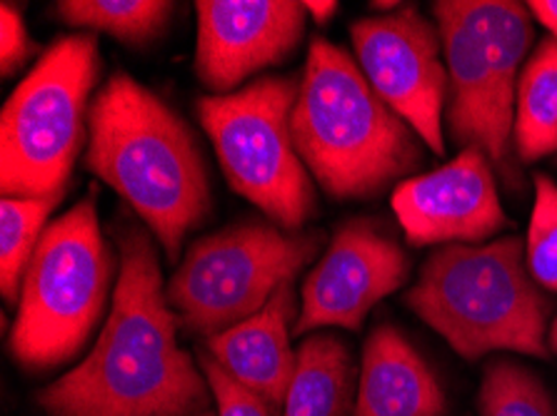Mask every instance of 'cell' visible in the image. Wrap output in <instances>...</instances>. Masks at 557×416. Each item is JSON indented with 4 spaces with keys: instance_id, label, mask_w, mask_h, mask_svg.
Listing matches in <instances>:
<instances>
[{
    "instance_id": "cell-1",
    "label": "cell",
    "mask_w": 557,
    "mask_h": 416,
    "mask_svg": "<svg viewBox=\"0 0 557 416\" xmlns=\"http://www.w3.org/2000/svg\"><path fill=\"white\" fill-rule=\"evenodd\" d=\"M113 307L78 367L38 394L50 416H198L208 379L178 346L181 319L168 304L158 248L146 229L121 223Z\"/></svg>"
},
{
    "instance_id": "cell-2",
    "label": "cell",
    "mask_w": 557,
    "mask_h": 416,
    "mask_svg": "<svg viewBox=\"0 0 557 416\" xmlns=\"http://www.w3.org/2000/svg\"><path fill=\"white\" fill-rule=\"evenodd\" d=\"M86 167L128 202L173 265L213 210L196 135L128 73H113L90 103Z\"/></svg>"
},
{
    "instance_id": "cell-3",
    "label": "cell",
    "mask_w": 557,
    "mask_h": 416,
    "mask_svg": "<svg viewBox=\"0 0 557 416\" xmlns=\"http://www.w3.org/2000/svg\"><path fill=\"white\" fill-rule=\"evenodd\" d=\"M295 150L335 200H370L416 177L423 148L416 130L377 96L343 46L310 40L290 117Z\"/></svg>"
},
{
    "instance_id": "cell-4",
    "label": "cell",
    "mask_w": 557,
    "mask_h": 416,
    "mask_svg": "<svg viewBox=\"0 0 557 416\" xmlns=\"http://www.w3.org/2000/svg\"><path fill=\"white\" fill-rule=\"evenodd\" d=\"M405 304L468 362L500 350L537 360L550 354L553 300L530 275L520 235L443 244L423 262Z\"/></svg>"
},
{
    "instance_id": "cell-5",
    "label": "cell",
    "mask_w": 557,
    "mask_h": 416,
    "mask_svg": "<svg viewBox=\"0 0 557 416\" xmlns=\"http://www.w3.org/2000/svg\"><path fill=\"white\" fill-rule=\"evenodd\" d=\"M433 18L450 78L445 123L462 150L480 148L510 192L522 190L515 163V96L533 48V15L515 0H437Z\"/></svg>"
},
{
    "instance_id": "cell-6",
    "label": "cell",
    "mask_w": 557,
    "mask_h": 416,
    "mask_svg": "<svg viewBox=\"0 0 557 416\" xmlns=\"http://www.w3.org/2000/svg\"><path fill=\"white\" fill-rule=\"evenodd\" d=\"M115 257L98 223L90 190L73 210L46 227L25 269L13 356L28 369H50L73 360L103 317Z\"/></svg>"
},
{
    "instance_id": "cell-7",
    "label": "cell",
    "mask_w": 557,
    "mask_h": 416,
    "mask_svg": "<svg viewBox=\"0 0 557 416\" xmlns=\"http://www.w3.org/2000/svg\"><path fill=\"white\" fill-rule=\"evenodd\" d=\"M100 53L90 33L58 38L0 113V190L3 198L65 194L75 157L86 142L88 98L98 83Z\"/></svg>"
},
{
    "instance_id": "cell-8",
    "label": "cell",
    "mask_w": 557,
    "mask_h": 416,
    "mask_svg": "<svg viewBox=\"0 0 557 416\" xmlns=\"http://www.w3.org/2000/svg\"><path fill=\"white\" fill-rule=\"evenodd\" d=\"M298 96L295 75H268L231 96L198 100L200 125L231 190L288 232H302L318 210L308 167L293 142L290 117Z\"/></svg>"
},
{
    "instance_id": "cell-9",
    "label": "cell",
    "mask_w": 557,
    "mask_h": 416,
    "mask_svg": "<svg viewBox=\"0 0 557 416\" xmlns=\"http://www.w3.org/2000/svg\"><path fill=\"white\" fill-rule=\"evenodd\" d=\"M325 244L323 229L288 232L246 219L193 242L165 287L168 304L190 335L215 337L265 307Z\"/></svg>"
},
{
    "instance_id": "cell-10",
    "label": "cell",
    "mask_w": 557,
    "mask_h": 416,
    "mask_svg": "<svg viewBox=\"0 0 557 416\" xmlns=\"http://www.w3.org/2000/svg\"><path fill=\"white\" fill-rule=\"evenodd\" d=\"M350 40L360 71L377 96L443 157V113L450 78L441 58V30L416 5H400L387 15L352 23Z\"/></svg>"
},
{
    "instance_id": "cell-11",
    "label": "cell",
    "mask_w": 557,
    "mask_h": 416,
    "mask_svg": "<svg viewBox=\"0 0 557 416\" xmlns=\"http://www.w3.org/2000/svg\"><path fill=\"white\" fill-rule=\"evenodd\" d=\"M408 277V254L391 235L368 217L345 219L306 277L295 335L320 327L358 332L370 310L383 297L398 292Z\"/></svg>"
},
{
    "instance_id": "cell-12",
    "label": "cell",
    "mask_w": 557,
    "mask_h": 416,
    "mask_svg": "<svg viewBox=\"0 0 557 416\" xmlns=\"http://www.w3.org/2000/svg\"><path fill=\"white\" fill-rule=\"evenodd\" d=\"M391 205L412 248L478 244L512 227L497 194L491 157L480 148L395 188Z\"/></svg>"
},
{
    "instance_id": "cell-13",
    "label": "cell",
    "mask_w": 557,
    "mask_h": 416,
    "mask_svg": "<svg viewBox=\"0 0 557 416\" xmlns=\"http://www.w3.org/2000/svg\"><path fill=\"white\" fill-rule=\"evenodd\" d=\"M196 15V75L215 96L288 61L308 23L306 3L295 0H198Z\"/></svg>"
},
{
    "instance_id": "cell-14",
    "label": "cell",
    "mask_w": 557,
    "mask_h": 416,
    "mask_svg": "<svg viewBox=\"0 0 557 416\" xmlns=\"http://www.w3.org/2000/svg\"><path fill=\"white\" fill-rule=\"evenodd\" d=\"M295 317L293 282L283 285L263 310L225 332L206 339L208 354L252 392L260 394L275 414L285 406L295 375L290 350V319Z\"/></svg>"
},
{
    "instance_id": "cell-15",
    "label": "cell",
    "mask_w": 557,
    "mask_h": 416,
    "mask_svg": "<svg viewBox=\"0 0 557 416\" xmlns=\"http://www.w3.org/2000/svg\"><path fill=\"white\" fill-rule=\"evenodd\" d=\"M352 416H447L441 381L393 325H377L366 339Z\"/></svg>"
},
{
    "instance_id": "cell-16",
    "label": "cell",
    "mask_w": 557,
    "mask_h": 416,
    "mask_svg": "<svg viewBox=\"0 0 557 416\" xmlns=\"http://www.w3.org/2000/svg\"><path fill=\"white\" fill-rule=\"evenodd\" d=\"M356 369L348 344L335 335H310L295 352V375L283 416H348Z\"/></svg>"
},
{
    "instance_id": "cell-17",
    "label": "cell",
    "mask_w": 557,
    "mask_h": 416,
    "mask_svg": "<svg viewBox=\"0 0 557 416\" xmlns=\"http://www.w3.org/2000/svg\"><path fill=\"white\" fill-rule=\"evenodd\" d=\"M515 152L520 163H537L557 152V42L540 40L530 53L515 96Z\"/></svg>"
},
{
    "instance_id": "cell-18",
    "label": "cell",
    "mask_w": 557,
    "mask_h": 416,
    "mask_svg": "<svg viewBox=\"0 0 557 416\" xmlns=\"http://www.w3.org/2000/svg\"><path fill=\"white\" fill-rule=\"evenodd\" d=\"M55 15L73 28L108 33L131 48H146L173 15L168 0H61Z\"/></svg>"
},
{
    "instance_id": "cell-19",
    "label": "cell",
    "mask_w": 557,
    "mask_h": 416,
    "mask_svg": "<svg viewBox=\"0 0 557 416\" xmlns=\"http://www.w3.org/2000/svg\"><path fill=\"white\" fill-rule=\"evenodd\" d=\"M63 194L50 198H3L0 205V292L5 302L21 300L25 269L46 232V219Z\"/></svg>"
},
{
    "instance_id": "cell-20",
    "label": "cell",
    "mask_w": 557,
    "mask_h": 416,
    "mask_svg": "<svg viewBox=\"0 0 557 416\" xmlns=\"http://www.w3.org/2000/svg\"><path fill=\"white\" fill-rule=\"evenodd\" d=\"M478 409L480 416H557V404L543 381L515 360L487 364Z\"/></svg>"
},
{
    "instance_id": "cell-21",
    "label": "cell",
    "mask_w": 557,
    "mask_h": 416,
    "mask_svg": "<svg viewBox=\"0 0 557 416\" xmlns=\"http://www.w3.org/2000/svg\"><path fill=\"white\" fill-rule=\"evenodd\" d=\"M525 265L540 287L557 294V185L535 175V205L525 240Z\"/></svg>"
},
{
    "instance_id": "cell-22",
    "label": "cell",
    "mask_w": 557,
    "mask_h": 416,
    "mask_svg": "<svg viewBox=\"0 0 557 416\" xmlns=\"http://www.w3.org/2000/svg\"><path fill=\"white\" fill-rule=\"evenodd\" d=\"M198 362L210 389L215 394L218 416H277L263 396L252 392L238 379L227 375V371L218 364L210 354H198Z\"/></svg>"
},
{
    "instance_id": "cell-23",
    "label": "cell",
    "mask_w": 557,
    "mask_h": 416,
    "mask_svg": "<svg viewBox=\"0 0 557 416\" xmlns=\"http://www.w3.org/2000/svg\"><path fill=\"white\" fill-rule=\"evenodd\" d=\"M33 53H38V46L25 30L21 11L11 3H3L0 5V67L5 78L18 71Z\"/></svg>"
},
{
    "instance_id": "cell-24",
    "label": "cell",
    "mask_w": 557,
    "mask_h": 416,
    "mask_svg": "<svg viewBox=\"0 0 557 416\" xmlns=\"http://www.w3.org/2000/svg\"><path fill=\"white\" fill-rule=\"evenodd\" d=\"M530 15L543 25V28L550 30V38L557 42V0H533L528 3Z\"/></svg>"
},
{
    "instance_id": "cell-25",
    "label": "cell",
    "mask_w": 557,
    "mask_h": 416,
    "mask_svg": "<svg viewBox=\"0 0 557 416\" xmlns=\"http://www.w3.org/2000/svg\"><path fill=\"white\" fill-rule=\"evenodd\" d=\"M306 11L312 15V18H315V23L323 25L335 15L337 3H335V0H308Z\"/></svg>"
},
{
    "instance_id": "cell-26",
    "label": "cell",
    "mask_w": 557,
    "mask_h": 416,
    "mask_svg": "<svg viewBox=\"0 0 557 416\" xmlns=\"http://www.w3.org/2000/svg\"><path fill=\"white\" fill-rule=\"evenodd\" d=\"M370 8H377V11H393V8H400L395 0H385V3H370Z\"/></svg>"
},
{
    "instance_id": "cell-27",
    "label": "cell",
    "mask_w": 557,
    "mask_h": 416,
    "mask_svg": "<svg viewBox=\"0 0 557 416\" xmlns=\"http://www.w3.org/2000/svg\"><path fill=\"white\" fill-rule=\"evenodd\" d=\"M547 344H550L553 352H557V319H555V325L550 327V339H547Z\"/></svg>"
},
{
    "instance_id": "cell-28",
    "label": "cell",
    "mask_w": 557,
    "mask_h": 416,
    "mask_svg": "<svg viewBox=\"0 0 557 416\" xmlns=\"http://www.w3.org/2000/svg\"><path fill=\"white\" fill-rule=\"evenodd\" d=\"M198 416H218V414H213V412H202V414H198Z\"/></svg>"
}]
</instances>
